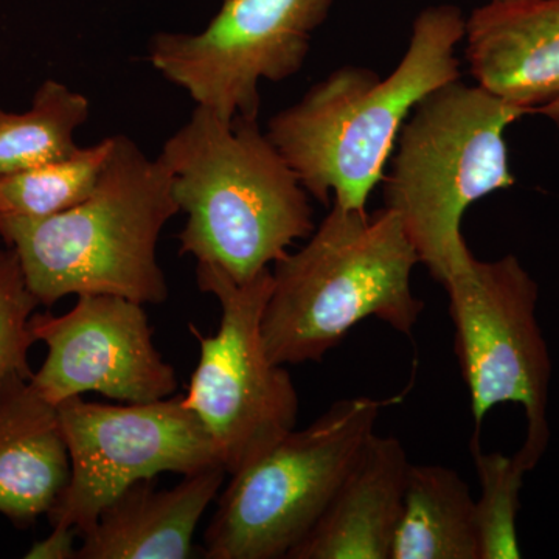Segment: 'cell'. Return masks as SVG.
Listing matches in <instances>:
<instances>
[{
    "label": "cell",
    "instance_id": "6",
    "mask_svg": "<svg viewBox=\"0 0 559 559\" xmlns=\"http://www.w3.org/2000/svg\"><path fill=\"white\" fill-rule=\"evenodd\" d=\"M385 404L369 396L336 401L230 474L205 530V558L288 559L325 513Z\"/></svg>",
    "mask_w": 559,
    "mask_h": 559
},
{
    "label": "cell",
    "instance_id": "20",
    "mask_svg": "<svg viewBox=\"0 0 559 559\" xmlns=\"http://www.w3.org/2000/svg\"><path fill=\"white\" fill-rule=\"evenodd\" d=\"M39 301L33 296L20 259L5 249L0 259V384L14 374L33 377L28 352L35 344L31 320Z\"/></svg>",
    "mask_w": 559,
    "mask_h": 559
},
{
    "label": "cell",
    "instance_id": "9",
    "mask_svg": "<svg viewBox=\"0 0 559 559\" xmlns=\"http://www.w3.org/2000/svg\"><path fill=\"white\" fill-rule=\"evenodd\" d=\"M57 409L70 479L47 514L51 527L64 525L83 536L102 511L138 481L154 480L162 473L190 476L224 468L218 447L182 395L123 406L73 396Z\"/></svg>",
    "mask_w": 559,
    "mask_h": 559
},
{
    "label": "cell",
    "instance_id": "15",
    "mask_svg": "<svg viewBox=\"0 0 559 559\" xmlns=\"http://www.w3.org/2000/svg\"><path fill=\"white\" fill-rule=\"evenodd\" d=\"M14 374L0 384V514L25 530L49 514L70 479L58 409Z\"/></svg>",
    "mask_w": 559,
    "mask_h": 559
},
{
    "label": "cell",
    "instance_id": "22",
    "mask_svg": "<svg viewBox=\"0 0 559 559\" xmlns=\"http://www.w3.org/2000/svg\"><path fill=\"white\" fill-rule=\"evenodd\" d=\"M3 253H5V250H3V249H0V259H2V257H3Z\"/></svg>",
    "mask_w": 559,
    "mask_h": 559
},
{
    "label": "cell",
    "instance_id": "1",
    "mask_svg": "<svg viewBox=\"0 0 559 559\" xmlns=\"http://www.w3.org/2000/svg\"><path fill=\"white\" fill-rule=\"evenodd\" d=\"M457 5H430L415 17L403 60L385 79L342 66L267 123V138L320 204L367 207L384 179L401 128L430 92L460 80L455 47L465 39Z\"/></svg>",
    "mask_w": 559,
    "mask_h": 559
},
{
    "label": "cell",
    "instance_id": "3",
    "mask_svg": "<svg viewBox=\"0 0 559 559\" xmlns=\"http://www.w3.org/2000/svg\"><path fill=\"white\" fill-rule=\"evenodd\" d=\"M417 250L393 210L333 204L304 248L274 264L261 320L278 366L320 362L362 320L411 336L425 304L412 289Z\"/></svg>",
    "mask_w": 559,
    "mask_h": 559
},
{
    "label": "cell",
    "instance_id": "18",
    "mask_svg": "<svg viewBox=\"0 0 559 559\" xmlns=\"http://www.w3.org/2000/svg\"><path fill=\"white\" fill-rule=\"evenodd\" d=\"M112 138L64 159L0 176V230L10 224L50 218L75 207L97 186Z\"/></svg>",
    "mask_w": 559,
    "mask_h": 559
},
{
    "label": "cell",
    "instance_id": "4",
    "mask_svg": "<svg viewBox=\"0 0 559 559\" xmlns=\"http://www.w3.org/2000/svg\"><path fill=\"white\" fill-rule=\"evenodd\" d=\"M179 212L165 162L148 159L127 135H114L86 200L50 218L10 224L0 238L17 253L25 282L44 307L84 294L160 305L168 285L157 242Z\"/></svg>",
    "mask_w": 559,
    "mask_h": 559
},
{
    "label": "cell",
    "instance_id": "12",
    "mask_svg": "<svg viewBox=\"0 0 559 559\" xmlns=\"http://www.w3.org/2000/svg\"><path fill=\"white\" fill-rule=\"evenodd\" d=\"M465 40L477 86L559 124V0H489Z\"/></svg>",
    "mask_w": 559,
    "mask_h": 559
},
{
    "label": "cell",
    "instance_id": "11",
    "mask_svg": "<svg viewBox=\"0 0 559 559\" xmlns=\"http://www.w3.org/2000/svg\"><path fill=\"white\" fill-rule=\"evenodd\" d=\"M31 329L47 348L31 382L53 406L91 392L121 403H151L179 388L175 367L157 352L138 301L84 294L64 314H33Z\"/></svg>",
    "mask_w": 559,
    "mask_h": 559
},
{
    "label": "cell",
    "instance_id": "10",
    "mask_svg": "<svg viewBox=\"0 0 559 559\" xmlns=\"http://www.w3.org/2000/svg\"><path fill=\"white\" fill-rule=\"evenodd\" d=\"M334 0H224L198 33H157L151 66L223 119H259L261 81L296 75Z\"/></svg>",
    "mask_w": 559,
    "mask_h": 559
},
{
    "label": "cell",
    "instance_id": "2",
    "mask_svg": "<svg viewBox=\"0 0 559 559\" xmlns=\"http://www.w3.org/2000/svg\"><path fill=\"white\" fill-rule=\"evenodd\" d=\"M159 157L187 223L180 255L245 283L314 231L310 194L259 121L198 106Z\"/></svg>",
    "mask_w": 559,
    "mask_h": 559
},
{
    "label": "cell",
    "instance_id": "21",
    "mask_svg": "<svg viewBox=\"0 0 559 559\" xmlns=\"http://www.w3.org/2000/svg\"><path fill=\"white\" fill-rule=\"evenodd\" d=\"M79 533L64 525H53L50 535L36 540L25 554L27 559H76L80 546L75 539Z\"/></svg>",
    "mask_w": 559,
    "mask_h": 559
},
{
    "label": "cell",
    "instance_id": "13",
    "mask_svg": "<svg viewBox=\"0 0 559 559\" xmlns=\"http://www.w3.org/2000/svg\"><path fill=\"white\" fill-rule=\"evenodd\" d=\"M409 465L399 439L374 432L288 559H390Z\"/></svg>",
    "mask_w": 559,
    "mask_h": 559
},
{
    "label": "cell",
    "instance_id": "7",
    "mask_svg": "<svg viewBox=\"0 0 559 559\" xmlns=\"http://www.w3.org/2000/svg\"><path fill=\"white\" fill-rule=\"evenodd\" d=\"M443 286L474 432L496 406H521L527 433L514 455L530 473L550 443L551 359L536 316L538 283L513 253L481 261L469 250Z\"/></svg>",
    "mask_w": 559,
    "mask_h": 559
},
{
    "label": "cell",
    "instance_id": "5",
    "mask_svg": "<svg viewBox=\"0 0 559 559\" xmlns=\"http://www.w3.org/2000/svg\"><path fill=\"white\" fill-rule=\"evenodd\" d=\"M524 116L520 106L457 80L426 95L401 128L384 207L399 215L419 263L440 285L469 252L466 210L516 183L506 130Z\"/></svg>",
    "mask_w": 559,
    "mask_h": 559
},
{
    "label": "cell",
    "instance_id": "19",
    "mask_svg": "<svg viewBox=\"0 0 559 559\" xmlns=\"http://www.w3.org/2000/svg\"><path fill=\"white\" fill-rule=\"evenodd\" d=\"M469 450L480 484V498L476 500L480 559L521 558L516 520L528 471L516 455L481 450L479 433L471 437Z\"/></svg>",
    "mask_w": 559,
    "mask_h": 559
},
{
    "label": "cell",
    "instance_id": "17",
    "mask_svg": "<svg viewBox=\"0 0 559 559\" xmlns=\"http://www.w3.org/2000/svg\"><path fill=\"white\" fill-rule=\"evenodd\" d=\"M90 114L87 97L57 80L40 84L25 112L0 108V176L75 153L76 131Z\"/></svg>",
    "mask_w": 559,
    "mask_h": 559
},
{
    "label": "cell",
    "instance_id": "16",
    "mask_svg": "<svg viewBox=\"0 0 559 559\" xmlns=\"http://www.w3.org/2000/svg\"><path fill=\"white\" fill-rule=\"evenodd\" d=\"M390 559H480L476 500L454 469L409 465Z\"/></svg>",
    "mask_w": 559,
    "mask_h": 559
},
{
    "label": "cell",
    "instance_id": "8",
    "mask_svg": "<svg viewBox=\"0 0 559 559\" xmlns=\"http://www.w3.org/2000/svg\"><path fill=\"white\" fill-rule=\"evenodd\" d=\"M197 282L219 301L221 320L210 336L190 325L200 360L183 404L215 441L227 474H234L296 429L299 393L286 367L267 355L261 334L272 271L238 283L219 267L197 264Z\"/></svg>",
    "mask_w": 559,
    "mask_h": 559
},
{
    "label": "cell",
    "instance_id": "14",
    "mask_svg": "<svg viewBox=\"0 0 559 559\" xmlns=\"http://www.w3.org/2000/svg\"><path fill=\"white\" fill-rule=\"evenodd\" d=\"M223 466L183 476L168 489L132 485L102 511L81 538L76 559H186L205 510L218 496Z\"/></svg>",
    "mask_w": 559,
    "mask_h": 559
}]
</instances>
